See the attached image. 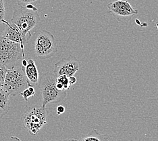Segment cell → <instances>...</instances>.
Returning <instances> with one entry per match:
<instances>
[{
    "instance_id": "6da1fadb",
    "label": "cell",
    "mask_w": 158,
    "mask_h": 141,
    "mask_svg": "<svg viewBox=\"0 0 158 141\" xmlns=\"http://www.w3.org/2000/svg\"><path fill=\"white\" fill-rule=\"evenodd\" d=\"M40 21L38 8L33 4L20 6L14 10L11 23L19 29L23 37L24 44L29 42L32 36L31 31Z\"/></svg>"
},
{
    "instance_id": "7a4b0ae2",
    "label": "cell",
    "mask_w": 158,
    "mask_h": 141,
    "mask_svg": "<svg viewBox=\"0 0 158 141\" xmlns=\"http://www.w3.org/2000/svg\"><path fill=\"white\" fill-rule=\"evenodd\" d=\"M39 88L42 96V105L46 107L47 104L53 103H60L67 96L65 90L60 91L56 88V76L53 73L48 72L41 76L39 82Z\"/></svg>"
},
{
    "instance_id": "3957f363",
    "label": "cell",
    "mask_w": 158,
    "mask_h": 141,
    "mask_svg": "<svg viewBox=\"0 0 158 141\" xmlns=\"http://www.w3.org/2000/svg\"><path fill=\"white\" fill-rule=\"evenodd\" d=\"M30 86L32 85L28 82L22 65L21 67L14 66L12 68L7 69L2 88L10 96H15L20 95Z\"/></svg>"
},
{
    "instance_id": "277c9868",
    "label": "cell",
    "mask_w": 158,
    "mask_h": 141,
    "mask_svg": "<svg viewBox=\"0 0 158 141\" xmlns=\"http://www.w3.org/2000/svg\"><path fill=\"white\" fill-rule=\"evenodd\" d=\"M21 56L25 59L24 48L20 43L10 41L3 36L0 37V64L7 69L12 68Z\"/></svg>"
},
{
    "instance_id": "5b68a950",
    "label": "cell",
    "mask_w": 158,
    "mask_h": 141,
    "mask_svg": "<svg viewBox=\"0 0 158 141\" xmlns=\"http://www.w3.org/2000/svg\"><path fill=\"white\" fill-rule=\"evenodd\" d=\"M48 111L46 107H31L24 111L22 120L24 128L30 134L36 136L41 129L47 124Z\"/></svg>"
},
{
    "instance_id": "8992f818",
    "label": "cell",
    "mask_w": 158,
    "mask_h": 141,
    "mask_svg": "<svg viewBox=\"0 0 158 141\" xmlns=\"http://www.w3.org/2000/svg\"><path fill=\"white\" fill-rule=\"evenodd\" d=\"M34 46L35 55L42 60L49 59L57 52V43L54 36L46 30L41 31L38 34Z\"/></svg>"
},
{
    "instance_id": "52a82bcc",
    "label": "cell",
    "mask_w": 158,
    "mask_h": 141,
    "mask_svg": "<svg viewBox=\"0 0 158 141\" xmlns=\"http://www.w3.org/2000/svg\"><path fill=\"white\" fill-rule=\"evenodd\" d=\"M81 67V61L76 57L70 55L68 58H63L55 64L53 74L56 77L60 75H66L68 77L74 76L79 70Z\"/></svg>"
},
{
    "instance_id": "ba28073f",
    "label": "cell",
    "mask_w": 158,
    "mask_h": 141,
    "mask_svg": "<svg viewBox=\"0 0 158 141\" xmlns=\"http://www.w3.org/2000/svg\"><path fill=\"white\" fill-rule=\"evenodd\" d=\"M108 13L116 18H132L138 14V10H135L131 3L126 0H116L109 3L107 6Z\"/></svg>"
},
{
    "instance_id": "9c48e42d",
    "label": "cell",
    "mask_w": 158,
    "mask_h": 141,
    "mask_svg": "<svg viewBox=\"0 0 158 141\" xmlns=\"http://www.w3.org/2000/svg\"><path fill=\"white\" fill-rule=\"evenodd\" d=\"M2 23H4L6 24V28L5 29V30L3 31L2 35L3 37H6V39H9L10 41L20 43L21 46L24 48V44L23 43V37L20 31L19 30V29H18L15 25L8 23V21H6L5 20H3Z\"/></svg>"
},
{
    "instance_id": "30bf717a",
    "label": "cell",
    "mask_w": 158,
    "mask_h": 141,
    "mask_svg": "<svg viewBox=\"0 0 158 141\" xmlns=\"http://www.w3.org/2000/svg\"><path fill=\"white\" fill-rule=\"evenodd\" d=\"M24 73L27 76L28 82L32 86L36 85L39 82V71L35 60L32 59H28L27 64L24 67Z\"/></svg>"
},
{
    "instance_id": "8fae6325",
    "label": "cell",
    "mask_w": 158,
    "mask_h": 141,
    "mask_svg": "<svg viewBox=\"0 0 158 141\" xmlns=\"http://www.w3.org/2000/svg\"><path fill=\"white\" fill-rule=\"evenodd\" d=\"M10 108V95L2 88H0V119L8 113Z\"/></svg>"
},
{
    "instance_id": "7c38bea8",
    "label": "cell",
    "mask_w": 158,
    "mask_h": 141,
    "mask_svg": "<svg viewBox=\"0 0 158 141\" xmlns=\"http://www.w3.org/2000/svg\"><path fill=\"white\" fill-rule=\"evenodd\" d=\"M78 141H111L109 136L107 135L102 134L99 132L98 130L94 129L91 130L88 134L84 136L78 140Z\"/></svg>"
},
{
    "instance_id": "4fadbf2b",
    "label": "cell",
    "mask_w": 158,
    "mask_h": 141,
    "mask_svg": "<svg viewBox=\"0 0 158 141\" xmlns=\"http://www.w3.org/2000/svg\"><path fill=\"white\" fill-rule=\"evenodd\" d=\"M20 95L23 97V99L28 102V99L30 97L34 96L35 95V90L33 86H28L27 88L25 89L24 90L21 92Z\"/></svg>"
},
{
    "instance_id": "5bb4252c",
    "label": "cell",
    "mask_w": 158,
    "mask_h": 141,
    "mask_svg": "<svg viewBox=\"0 0 158 141\" xmlns=\"http://www.w3.org/2000/svg\"><path fill=\"white\" fill-rule=\"evenodd\" d=\"M56 82L62 84L64 86V90H66V91L71 86L69 83V77H68L66 75H60L58 77H56Z\"/></svg>"
},
{
    "instance_id": "9a60e30c",
    "label": "cell",
    "mask_w": 158,
    "mask_h": 141,
    "mask_svg": "<svg viewBox=\"0 0 158 141\" xmlns=\"http://www.w3.org/2000/svg\"><path fill=\"white\" fill-rule=\"evenodd\" d=\"M6 71H7V68H6V67L3 66V64H0V88L3 87Z\"/></svg>"
},
{
    "instance_id": "2e32d148",
    "label": "cell",
    "mask_w": 158,
    "mask_h": 141,
    "mask_svg": "<svg viewBox=\"0 0 158 141\" xmlns=\"http://www.w3.org/2000/svg\"><path fill=\"white\" fill-rule=\"evenodd\" d=\"M5 6L3 0H0V24L3 23V20H4L5 16Z\"/></svg>"
},
{
    "instance_id": "e0dca14e",
    "label": "cell",
    "mask_w": 158,
    "mask_h": 141,
    "mask_svg": "<svg viewBox=\"0 0 158 141\" xmlns=\"http://www.w3.org/2000/svg\"><path fill=\"white\" fill-rule=\"evenodd\" d=\"M38 0H16L17 4L20 6H25L28 4H33Z\"/></svg>"
},
{
    "instance_id": "ac0fdd59",
    "label": "cell",
    "mask_w": 158,
    "mask_h": 141,
    "mask_svg": "<svg viewBox=\"0 0 158 141\" xmlns=\"http://www.w3.org/2000/svg\"><path fill=\"white\" fill-rule=\"evenodd\" d=\"M65 112V107L62 105H60L57 107V115H61Z\"/></svg>"
},
{
    "instance_id": "d6986e66",
    "label": "cell",
    "mask_w": 158,
    "mask_h": 141,
    "mask_svg": "<svg viewBox=\"0 0 158 141\" xmlns=\"http://www.w3.org/2000/svg\"><path fill=\"white\" fill-rule=\"evenodd\" d=\"M76 82H77V78L75 77L74 76H72V77H69V83L70 86L74 84Z\"/></svg>"
},
{
    "instance_id": "ffe728a7",
    "label": "cell",
    "mask_w": 158,
    "mask_h": 141,
    "mask_svg": "<svg viewBox=\"0 0 158 141\" xmlns=\"http://www.w3.org/2000/svg\"><path fill=\"white\" fill-rule=\"evenodd\" d=\"M10 141H22L20 139L16 136H11L10 139Z\"/></svg>"
},
{
    "instance_id": "44dd1931",
    "label": "cell",
    "mask_w": 158,
    "mask_h": 141,
    "mask_svg": "<svg viewBox=\"0 0 158 141\" xmlns=\"http://www.w3.org/2000/svg\"><path fill=\"white\" fill-rule=\"evenodd\" d=\"M27 64V60L26 59H23V61H22V66L23 67H26Z\"/></svg>"
},
{
    "instance_id": "7402d4cb",
    "label": "cell",
    "mask_w": 158,
    "mask_h": 141,
    "mask_svg": "<svg viewBox=\"0 0 158 141\" xmlns=\"http://www.w3.org/2000/svg\"><path fill=\"white\" fill-rule=\"evenodd\" d=\"M62 141H78V140H76V139H66V140H64Z\"/></svg>"
}]
</instances>
